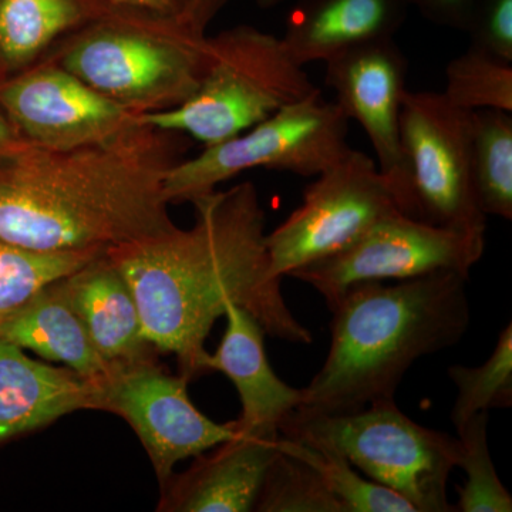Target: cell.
<instances>
[{
    "mask_svg": "<svg viewBox=\"0 0 512 512\" xmlns=\"http://www.w3.org/2000/svg\"><path fill=\"white\" fill-rule=\"evenodd\" d=\"M484 251L485 231L440 227L394 212L349 247L288 276L311 285L332 309L356 285L404 281L441 271L468 278Z\"/></svg>",
    "mask_w": 512,
    "mask_h": 512,
    "instance_id": "ba28073f",
    "label": "cell"
},
{
    "mask_svg": "<svg viewBox=\"0 0 512 512\" xmlns=\"http://www.w3.org/2000/svg\"><path fill=\"white\" fill-rule=\"evenodd\" d=\"M326 64L325 83L346 119L362 126L397 207L409 215L410 185L400 136L409 63L394 39L353 47Z\"/></svg>",
    "mask_w": 512,
    "mask_h": 512,
    "instance_id": "4fadbf2b",
    "label": "cell"
},
{
    "mask_svg": "<svg viewBox=\"0 0 512 512\" xmlns=\"http://www.w3.org/2000/svg\"><path fill=\"white\" fill-rule=\"evenodd\" d=\"M232 0H192V26L200 35H207L208 26Z\"/></svg>",
    "mask_w": 512,
    "mask_h": 512,
    "instance_id": "4dcf8cb0",
    "label": "cell"
},
{
    "mask_svg": "<svg viewBox=\"0 0 512 512\" xmlns=\"http://www.w3.org/2000/svg\"><path fill=\"white\" fill-rule=\"evenodd\" d=\"M192 140L138 123L66 150L22 143L0 153V239L42 252H106L177 227L167 174Z\"/></svg>",
    "mask_w": 512,
    "mask_h": 512,
    "instance_id": "7a4b0ae2",
    "label": "cell"
},
{
    "mask_svg": "<svg viewBox=\"0 0 512 512\" xmlns=\"http://www.w3.org/2000/svg\"><path fill=\"white\" fill-rule=\"evenodd\" d=\"M473 111L441 92L404 93L400 136L410 185L407 217L440 227L487 231L471 178Z\"/></svg>",
    "mask_w": 512,
    "mask_h": 512,
    "instance_id": "9c48e42d",
    "label": "cell"
},
{
    "mask_svg": "<svg viewBox=\"0 0 512 512\" xmlns=\"http://www.w3.org/2000/svg\"><path fill=\"white\" fill-rule=\"evenodd\" d=\"M279 436L335 451L416 512L456 511L447 483L460 461V440L416 423L394 399L336 416H289Z\"/></svg>",
    "mask_w": 512,
    "mask_h": 512,
    "instance_id": "8992f818",
    "label": "cell"
},
{
    "mask_svg": "<svg viewBox=\"0 0 512 512\" xmlns=\"http://www.w3.org/2000/svg\"><path fill=\"white\" fill-rule=\"evenodd\" d=\"M409 0H295L282 36L302 66L326 63L353 47L394 39Z\"/></svg>",
    "mask_w": 512,
    "mask_h": 512,
    "instance_id": "e0dca14e",
    "label": "cell"
},
{
    "mask_svg": "<svg viewBox=\"0 0 512 512\" xmlns=\"http://www.w3.org/2000/svg\"><path fill=\"white\" fill-rule=\"evenodd\" d=\"M99 409L133 427L163 484L185 458L197 457L239 433L235 421L215 423L195 407L188 380L165 372L156 357L111 365L96 380Z\"/></svg>",
    "mask_w": 512,
    "mask_h": 512,
    "instance_id": "8fae6325",
    "label": "cell"
},
{
    "mask_svg": "<svg viewBox=\"0 0 512 512\" xmlns=\"http://www.w3.org/2000/svg\"><path fill=\"white\" fill-rule=\"evenodd\" d=\"M255 5L261 9H272L276 6L282 5V3L288 2V0H254Z\"/></svg>",
    "mask_w": 512,
    "mask_h": 512,
    "instance_id": "d6a6232c",
    "label": "cell"
},
{
    "mask_svg": "<svg viewBox=\"0 0 512 512\" xmlns=\"http://www.w3.org/2000/svg\"><path fill=\"white\" fill-rule=\"evenodd\" d=\"M0 110L22 140L53 150L109 140L140 117L52 60L0 83Z\"/></svg>",
    "mask_w": 512,
    "mask_h": 512,
    "instance_id": "7c38bea8",
    "label": "cell"
},
{
    "mask_svg": "<svg viewBox=\"0 0 512 512\" xmlns=\"http://www.w3.org/2000/svg\"><path fill=\"white\" fill-rule=\"evenodd\" d=\"M22 141L25 140L20 138L18 131L10 124L8 117L0 110V153L12 150L13 147L18 146Z\"/></svg>",
    "mask_w": 512,
    "mask_h": 512,
    "instance_id": "1f68e13d",
    "label": "cell"
},
{
    "mask_svg": "<svg viewBox=\"0 0 512 512\" xmlns=\"http://www.w3.org/2000/svg\"><path fill=\"white\" fill-rule=\"evenodd\" d=\"M488 413L474 414L457 430L461 456L458 467L467 474L464 487H458L456 511L511 512L512 497L498 477L488 447Z\"/></svg>",
    "mask_w": 512,
    "mask_h": 512,
    "instance_id": "4316f807",
    "label": "cell"
},
{
    "mask_svg": "<svg viewBox=\"0 0 512 512\" xmlns=\"http://www.w3.org/2000/svg\"><path fill=\"white\" fill-rule=\"evenodd\" d=\"M467 33L470 45L512 63V0H478Z\"/></svg>",
    "mask_w": 512,
    "mask_h": 512,
    "instance_id": "83f0119b",
    "label": "cell"
},
{
    "mask_svg": "<svg viewBox=\"0 0 512 512\" xmlns=\"http://www.w3.org/2000/svg\"><path fill=\"white\" fill-rule=\"evenodd\" d=\"M349 120L320 90L276 111L237 137L184 158L167 174L170 204L191 202L254 168L316 177L350 150Z\"/></svg>",
    "mask_w": 512,
    "mask_h": 512,
    "instance_id": "52a82bcc",
    "label": "cell"
},
{
    "mask_svg": "<svg viewBox=\"0 0 512 512\" xmlns=\"http://www.w3.org/2000/svg\"><path fill=\"white\" fill-rule=\"evenodd\" d=\"M471 178L481 212L512 220V113L473 111Z\"/></svg>",
    "mask_w": 512,
    "mask_h": 512,
    "instance_id": "44dd1931",
    "label": "cell"
},
{
    "mask_svg": "<svg viewBox=\"0 0 512 512\" xmlns=\"http://www.w3.org/2000/svg\"><path fill=\"white\" fill-rule=\"evenodd\" d=\"M315 90L305 66L293 59L282 37L238 25L207 36L204 70L190 99L177 109L140 116V121L210 147Z\"/></svg>",
    "mask_w": 512,
    "mask_h": 512,
    "instance_id": "277c9868",
    "label": "cell"
},
{
    "mask_svg": "<svg viewBox=\"0 0 512 512\" xmlns=\"http://www.w3.org/2000/svg\"><path fill=\"white\" fill-rule=\"evenodd\" d=\"M447 375L457 387L451 421L456 430L477 413L512 406V326H505L497 345L480 366H451Z\"/></svg>",
    "mask_w": 512,
    "mask_h": 512,
    "instance_id": "cb8c5ba5",
    "label": "cell"
},
{
    "mask_svg": "<svg viewBox=\"0 0 512 512\" xmlns=\"http://www.w3.org/2000/svg\"><path fill=\"white\" fill-rule=\"evenodd\" d=\"M103 252H42L0 239V322Z\"/></svg>",
    "mask_w": 512,
    "mask_h": 512,
    "instance_id": "7402d4cb",
    "label": "cell"
},
{
    "mask_svg": "<svg viewBox=\"0 0 512 512\" xmlns=\"http://www.w3.org/2000/svg\"><path fill=\"white\" fill-rule=\"evenodd\" d=\"M254 511L346 512L308 463L281 448L269 463Z\"/></svg>",
    "mask_w": 512,
    "mask_h": 512,
    "instance_id": "484cf974",
    "label": "cell"
},
{
    "mask_svg": "<svg viewBox=\"0 0 512 512\" xmlns=\"http://www.w3.org/2000/svg\"><path fill=\"white\" fill-rule=\"evenodd\" d=\"M478 0H409L424 18L443 28L467 32Z\"/></svg>",
    "mask_w": 512,
    "mask_h": 512,
    "instance_id": "f546056e",
    "label": "cell"
},
{
    "mask_svg": "<svg viewBox=\"0 0 512 512\" xmlns=\"http://www.w3.org/2000/svg\"><path fill=\"white\" fill-rule=\"evenodd\" d=\"M207 35L103 18L63 39L45 60L137 116L177 109L204 70Z\"/></svg>",
    "mask_w": 512,
    "mask_h": 512,
    "instance_id": "5b68a950",
    "label": "cell"
},
{
    "mask_svg": "<svg viewBox=\"0 0 512 512\" xmlns=\"http://www.w3.org/2000/svg\"><path fill=\"white\" fill-rule=\"evenodd\" d=\"M63 285L104 362L111 366L156 357L157 350L144 338L130 285L107 251L64 276Z\"/></svg>",
    "mask_w": 512,
    "mask_h": 512,
    "instance_id": "ac0fdd59",
    "label": "cell"
},
{
    "mask_svg": "<svg viewBox=\"0 0 512 512\" xmlns=\"http://www.w3.org/2000/svg\"><path fill=\"white\" fill-rule=\"evenodd\" d=\"M443 93L464 110L512 113V63L470 45L448 62Z\"/></svg>",
    "mask_w": 512,
    "mask_h": 512,
    "instance_id": "d4e9b609",
    "label": "cell"
},
{
    "mask_svg": "<svg viewBox=\"0 0 512 512\" xmlns=\"http://www.w3.org/2000/svg\"><path fill=\"white\" fill-rule=\"evenodd\" d=\"M227 329L217 352L210 353L207 370H217L237 387L241 416L235 421L239 433L276 440L279 427L302 400V389L281 379L266 356L264 328L247 311L228 303Z\"/></svg>",
    "mask_w": 512,
    "mask_h": 512,
    "instance_id": "5bb4252c",
    "label": "cell"
},
{
    "mask_svg": "<svg viewBox=\"0 0 512 512\" xmlns=\"http://www.w3.org/2000/svg\"><path fill=\"white\" fill-rule=\"evenodd\" d=\"M191 204V228L107 251L130 285L147 342L177 356L188 382L208 372L205 342L228 303L254 316L272 338L312 343L286 305L282 278L272 274L256 185L207 192Z\"/></svg>",
    "mask_w": 512,
    "mask_h": 512,
    "instance_id": "6da1fadb",
    "label": "cell"
},
{
    "mask_svg": "<svg viewBox=\"0 0 512 512\" xmlns=\"http://www.w3.org/2000/svg\"><path fill=\"white\" fill-rule=\"evenodd\" d=\"M467 276L441 271L350 288L330 309V349L292 417L336 416L393 400L423 356L457 345L470 326ZM289 417V416H288Z\"/></svg>",
    "mask_w": 512,
    "mask_h": 512,
    "instance_id": "3957f363",
    "label": "cell"
},
{
    "mask_svg": "<svg viewBox=\"0 0 512 512\" xmlns=\"http://www.w3.org/2000/svg\"><path fill=\"white\" fill-rule=\"evenodd\" d=\"M400 212L379 167L350 148L316 175L303 191L301 205L266 234L272 274L278 278L342 251L387 215Z\"/></svg>",
    "mask_w": 512,
    "mask_h": 512,
    "instance_id": "30bf717a",
    "label": "cell"
},
{
    "mask_svg": "<svg viewBox=\"0 0 512 512\" xmlns=\"http://www.w3.org/2000/svg\"><path fill=\"white\" fill-rule=\"evenodd\" d=\"M276 440L238 433L211 448V453L205 451L187 471L173 473L161 484L157 511H254L266 470L278 450Z\"/></svg>",
    "mask_w": 512,
    "mask_h": 512,
    "instance_id": "9a60e30c",
    "label": "cell"
},
{
    "mask_svg": "<svg viewBox=\"0 0 512 512\" xmlns=\"http://www.w3.org/2000/svg\"><path fill=\"white\" fill-rule=\"evenodd\" d=\"M99 409V389L76 372L30 359L0 339V443L79 410Z\"/></svg>",
    "mask_w": 512,
    "mask_h": 512,
    "instance_id": "2e32d148",
    "label": "cell"
},
{
    "mask_svg": "<svg viewBox=\"0 0 512 512\" xmlns=\"http://www.w3.org/2000/svg\"><path fill=\"white\" fill-rule=\"evenodd\" d=\"M0 339L63 363L84 379H101L110 365L101 359L64 291L63 278L47 285L19 311L0 322Z\"/></svg>",
    "mask_w": 512,
    "mask_h": 512,
    "instance_id": "d6986e66",
    "label": "cell"
},
{
    "mask_svg": "<svg viewBox=\"0 0 512 512\" xmlns=\"http://www.w3.org/2000/svg\"><path fill=\"white\" fill-rule=\"evenodd\" d=\"M99 2L109 18L158 26V28H184L197 32L192 26V0H99Z\"/></svg>",
    "mask_w": 512,
    "mask_h": 512,
    "instance_id": "f1b7e54d",
    "label": "cell"
},
{
    "mask_svg": "<svg viewBox=\"0 0 512 512\" xmlns=\"http://www.w3.org/2000/svg\"><path fill=\"white\" fill-rule=\"evenodd\" d=\"M276 446L308 463L346 512H416L402 495L360 476L352 464L335 451L281 436Z\"/></svg>",
    "mask_w": 512,
    "mask_h": 512,
    "instance_id": "603a6c76",
    "label": "cell"
},
{
    "mask_svg": "<svg viewBox=\"0 0 512 512\" xmlns=\"http://www.w3.org/2000/svg\"><path fill=\"white\" fill-rule=\"evenodd\" d=\"M109 18L99 0H0V83L45 60L67 36Z\"/></svg>",
    "mask_w": 512,
    "mask_h": 512,
    "instance_id": "ffe728a7",
    "label": "cell"
}]
</instances>
